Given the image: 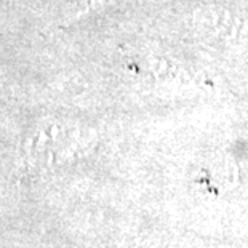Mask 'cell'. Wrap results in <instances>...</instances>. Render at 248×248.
<instances>
[{"label": "cell", "instance_id": "1", "mask_svg": "<svg viewBox=\"0 0 248 248\" xmlns=\"http://www.w3.org/2000/svg\"><path fill=\"white\" fill-rule=\"evenodd\" d=\"M114 2H119V0H87L85 3V10H92L96 7H103V5H110Z\"/></svg>", "mask_w": 248, "mask_h": 248}]
</instances>
